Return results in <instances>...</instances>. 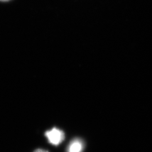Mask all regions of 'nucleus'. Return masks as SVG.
I'll use <instances>...</instances> for the list:
<instances>
[{"mask_svg": "<svg viewBox=\"0 0 152 152\" xmlns=\"http://www.w3.org/2000/svg\"><path fill=\"white\" fill-rule=\"evenodd\" d=\"M45 136L47 137L49 142L54 145H58L65 139L64 132L56 128L46 131Z\"/></svg>", "mask_w": 152, "mask_h": 152, "instance_id": "obj_1", "label": "nucleus"}, {"mask_svg": "<svg viewBox=\"0 0 152 152\" xmlns=\"http://www.w3.org/2000/svg\"><path fill=\"white\" fill-rule=\"evenodd\" d=\"M83 147L82 141L78 139H76L70 143L68 148V152H82Z\"/></svg>", "mask_w": 152, "mask_h": 152, "instance_id": "obj_2", "label": "nucleus"}, {"mask_svg": "<svg viewBox=\"0 0 152 152\" xmlns=\"http://www.w3.org/2000/svg\"><path fill=\"white\" fill-rule=\"evenodd\" d=\"M34 152H49L46 150H44V149H36Z\"/></svg>", "mask_w": 152, "mask_h": 152, "instance_id": "obj_3", "label": "nucleus"}, {"mask_svg": "<svg viewBox=\"0 0 152 152\" xmlns=\"http://www.w3.org/2000/svg\"><path fill=\"white\" fill-rule=\"evenodd\" d=\"M10 1V0H0V1H4V2H5V1Z\"/></svg>", "mask_w": 152, "mask_h": 152, "instance_id": "obj_4", "label": "nucleus"}]
</instances>
